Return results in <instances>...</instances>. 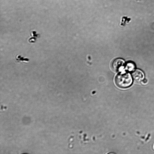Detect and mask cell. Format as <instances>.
<instances>
[{"label": "cell", "instance_id": "5b68a950", "mask_svg": "<svg viewBox=\"0 0 154 154\" xmlns=\"http://www.w3.org/2000/svg\"><path fill=\"white\" fill-rule=\"evenodd\" d=\"M147 81L146 79L143 80L141 81L142 83L143 84H145L147 83Z\"/></svg>", "mask_w": 154, "mask_h": 154}, {"label": "cell", "instance_id": "6da1fadb", "mask_svg": "<svg viewBox=\"0 0 154 154\" xmlns=\"http://www.w3.org/2000/svg\"><path fill=\"white\" fill-rule=\"evenodd\" d=\"M115 83L119 88H125L130 86L132 82V77L129 73L125 72L119 73L115 78Z\"/></svg>", "mask_w": 154, "mask_h": 154}, {"label": "cell", "instance_id": "277c9868", "mask_svg": "<svg viewBox=\"0 0 154 154\" xmlns=\"http://www.w3.org/2000/svg\"><path fill=\"white\" fill-rule=\"evenodd\" d=\"M135 65L132 62H128L126 64L125 69L128 71H132L135 69Z\"/></svg>", "mask_w": 154, "mask_h": 154}, {"label": "cell", "instance_id": "3957f363", "mask_svg": "<svg viewBox=\"0 0 154 154\" xmlns=\"http://www.w3.org/2000/svg\"><path fill=\"white\" fill-rule=\"evenodd\" d=\"M134 80L136 82H141L144 78V74L140 70L137 69L134 70L132 73Z\"/></svg>", "mask_w": 154, "mask_h": 154}, {"label": "cell", "instance_id": "7a4b0ae2", "mask_svg": "<svg viewBox=\"0 0 154 154\" xmlns=\"http://www.w3.org/2000/svg\"><path fill=\"white\" fill-rule=\"evenodd\" d=\"M124 64V61L123 60L120 58H117L115 59L112 62L111 65V68L113 71L117 72L123 68Z\"/></svg>", "mask_w": 154, "mask_h": 154}]
</instances>
